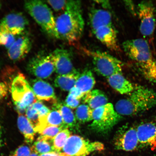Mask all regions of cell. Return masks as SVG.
<instances>
[{"instance_id": "obj_1", "label": "cell", "mask_w": 156, "mask_h": 156, "mask_svg": "<svg viewBox=\"0 0 156 156\" xmlns=\"http://www.w3.org/2000/svg\"><path fill=\"white\" fill-rule=\"evenodd\" d=\"M84 25L81 2L68 1L64 13L56 19L59 39L69 43L77 41L81 37Z\"/></svg>"}, {"instance_id": "obj_2", "label": "cell", "mask_w": 156, "mask_h": 156, "mask_svg": "<svg viewBox=\"0 0 156 156\" xmlns=\"http://www.w3.org/2000/svg\"><path fill=\"white\" fill-rule=\"evenodd\" d=\"M125 99L116 103L115 110L121 116L135 115L153 108L156 105V93L149 88L135 86Z\"/></svg>"}, {"instance_id": "obj_3", "label": "cell", "mask_w": 156, "mask_h": 156, "mask_svg": "<svg viewBox=\"0 0 156 156\" xmlns=\"http://www.w3.org/2000/svg\"><path fill=\"white\" fill-rule=\"evenodd\" d=\"M25 8L45 32L52 37L59 39L53 13L43 2L32 0L25 2Z\"/></svg>"}, {"instance_id": "obj_4", "label": "cell", "mask_w": 156, "mask_h": 156, "mask_svg": "<svg viewBox=\"0 0 156 156\" xmlns=\"http://www.w3.org/2000/svg\"><path fill=\"white\" fill-rule=\"evenodd\" d=\"M12 96L20 112L26 111L37 100L30 85L23 74L19 73L12 82Z\"/></svg>"}, {"instance_id": "obj_5", "label": "cell", "mask_w": 156, "mask_h": 156, "mask_svg": "<svg viewBox=\"0 0 156 156\" xmlns=\"http://www.w3.org/2000/svg\"><path fill=\"white\" fill-rule=\"evenodd\" d=\"M122 117L111 103L93 110V122L90 127L99 133H106L118 123Z\"/></svg>"}, {"instance_id": "obj_6", "label": "cell", "mask_w": 156, "mask_h": 156, "mask_svg": "<svg viewBox=\"0 0 156 156\" xmlns=\"http://www.w3.org/2000/svg\"><path fill=\"white\" fill-rule=\"evenodd\" d=\"M92 58L95 71L99 75L108 78L122 73L123 64L118 58L105 52L87 51Z\"/></svg>"}, {"instance_id": "obj_7", "label": "cell", "mask_w": 156, "mask_h": 156, "mask_svg": "<svg viewBox=\"0 0 156 156\" xmlns=\"http://www.w3.org/2000/svg\"><path fill=\"white\" fill-rule=\"evenodd\" d=\"M104 145L99 142H91L80 136L71 135L62 149L69 156H86L94 151L104 150Z\"/></svg>"}, {"instance_id": "obj_8", "label": "cell", "mask_w": 156, "mask_h": 156, "mask_svg": "<svg viewBox=\"0 0 156 156\" xmlns=\"http://www.w3.org/2000/svg\"><path fill=\"white\" fill-rule=\"evenodd\" d=\"M137 9L140 21V32L144 36H151L156 28V9L155 6L151 1H144L139 4Z\"/></svg>"}, {"instance_id": "obj_9", "label": "cell", "mask_w": 156, "mask_h": 156, "mask_svg": "<svg viewBox=\"0 0 156 156\" xmlns=\"http://www.w3.org/2000/svg\"><path fill=\"white\" fill-rule=\"evenodd\" d=\"M122 47L127 55L139 64L147 63L153 59L149 44L144 39L126 41L123 43Z\"/></svg>"}, {"instance_id": "obj_10", "label": "cell", "mask_w": 156, "mask_h": 156, "mask_svg": "<svg viewBox=\"0 0 156 156\" xmlns=\"http://www.w3.org/2000/svg\"><path fill=\"white\" fill-rule=\"evenodd\" d=\"M114 141L116 149L126 151H135L140 146L136 128L127 126L119 129L115 136Z\"/></svg>"}, {"instance_id": "obj_11", "label": "cell", "mask_w": 156, "mask_h": 156, "mask_svg": "<svg viewBox=\"0 0 156 156\" xmlns=\"http://www.w3.org/2000/svg\"><path fill=\"white\" fill-rule=\"evenodd\" d=\"M29 73L38 79H46L55 71V68L49 55L40 54L35 56L29 62L27 66Z\"/></svg>"}, {"instance_id": "obj_12", "label": "cell", "mask_w": 156, "mask_h": 156, "mask_svg": "<svg viewBox=\"0 0 156 156\" xmlns=\"http://www.w3.org/2000/svg\"><path fill=\"white\" fill-rule=\"evenodd\" d=\"M28 24V20L21 13H10L1 21L0 32L13 36L20 34Z\"/></svg>"}, {"instance_id": "obj_13", "label": "cell", "mask_w": 156, "mask_h": 156, "mask_svg": "<svg viewBox=\"0 0 156 156\" xmlns=\"http://www.w3.org/2000/svg\"><path fill=\"white\" fill-rule=\"evenodd\" d=\"M49 55L58 75H67L76 71L73 67L71 54L68 50L56 49Z\"/></svg>"}, {"instance_id": "obj_14", "label": "cell", "mask_w": 156, "mask_h": 156, "mask_svg": "<svg viewBox=\"0 0 156 156\" xmlns=\"http://www.w3.org/2000/svg\"><path fill=\"white\" fill-rule=\"evenodd\" d=\"M136 129L140 146L156 149V122L142 123Z\"/></svg>"}, {"instance_id": "obj_15", "label": "cell", "mask_w": 156, "mask_h": 156, "mask_svg": "<svg viewBox=\"0 0 156 156\" xmlns=\"http://www.w3.org/2000/svg\"><path fill=\"white\" fill-rule=\"evenodd\" d=\"M93 33L98 40L107 48L115 51L120 50L116 31L113 25L101 27Z\"/></svg>"}, {"instance_id": "obj_16", "label": "cell", "mask_w": 156, "mask_h": 156, "mask_svg": "<svg viewBox=\"0 0 156 156\" xmlns=\"http://www.w3.org/2000/svg\"><path fill=\"white\" fill-rule=\"evenodd\" d=\"M33 92L39 101H52L56 103V98L53 87L42 79L33 80L30 84Z\"/></svg>"}, {"instance_id": "obj_17", "label": "cell", "mask_w": 156, "mask_h": 156, "mask_svg": "<svg viewBox=\"0 0 156 156\" xmlns=\"http://www.w3.org/2000/svg\"><path fill=\"white\" fill-rule=\"evenodd\" d=\"M31 48V43L28 37H20L15 40L8 50V54L11 60L19 61L24 58L28 54Z\"/></svg>"}, {"instance_id": "obj_18", "label": "cell", "mask_w": 156, "mask_h": 156, "mask_svg": "<svg viewBox=\"0 0 156 156\" xmlns=\"http://www.w3.org/2000/svg\"><path fill=\"white\" fill-rule=\"evenodd\" d=\"M89 20L93 32L101 27L113 25L112 15L105 9H91L89 13Z\"/></svg>"}, {"instance_id": "obj_19", "label": "cell", "mask_w": 156, "mask_h": 156, "mask_svg": "<svg viewBox=\"0 0 156 156\" xmlns=\"http://www.w3.org/2000/svg\"><path fill=\"white\" fill-rule=\"evenodd\" d=\"M107 79L111 86L121 94H129L135 87V86L126 79L122 73L115 74Z\"/></svg>"}, {"instance_id": "obj_20", "label": "cell", "mask_w": 156, "mask_h": 156, "mask_svg": "<svg viewBox=\"0 0 156 156\" xmlns=\"http://www.w3.org/2000/svg\"><path fill=\"white\" fill-rule=\"evenodd\" d=\"M83 98V102L87 103L93 110L108 103V99L106 95L103 91L98 89L91 90L86 94Z\"/></svg>"}, {"instance_id": "obj_21", "label": "cell", "mask_w": 156, "mask_h": 156, "mask_svg": "<svg viewBox=\"0 0 156 156\" xmlns=\"http://www.w3.org/2000/svg\"><path fill=\"white\" fill-rule=\"evenodd\" d=\"M95 83V81L92 72L86 69L80 74L75 87L85 94L91 90Z\"/></svg>"}, {"instance_id": "obj_22", "label": "cell", "mask_w": 156, "mask_h": 156, "mask_svg": "<svg viewBox=\"0 0 156 156\" xmlns=\"http://www.w3.org/2000/svg\"><path fill=\"white\" fill-rule=\"evenodd\" d=\"M80 74V73L76 70L67 75H58L55 80V85L63 91H69L75 87Z\"/></svg>"}, {"instance_id": "obj_23", "label": "cell", "mask_w": 156, "mask_h": 156, "mask_svg": "<svg viewBox=\"0 0 156 156\" xmlns=\"http://www.w3.org/2000/svg\"><path fill=\"white\" fill-rule=\"evenodd\" d=\"M17 125L24 136L25 141L27 143H32L34 140L36 132L27 117L21 114H20L17 119Z\"/></svg>"}, {"instance_id": "obj_24", "label": "cell", "mask_w": 156, "mask_h": 156, "mask_svg": "<svg viewBox=\"0 0 156 156\" xmlns=\"http://www.w3.org/2000/svg\"><path fill=\"white\" fill-rule=\"evenodd\" d=\"M55 108L61 112L63 122V128L73 129L77 126V120L71 108L61 103H55Z\"/></svg>"}, {"instance_id": "obj_25", "label": "cell", "mask_w": 156, "mask_h": 156, "mask_svg": "<svg viewBox=\"0 0 156 156\" xmlns=\"http://www.w3.org/2000/svg\"><path fill=\"white\" fill-rule=\"evenodd\" d=\"M140 71L145 79L156 85V59L140 64Z\"/></svg>"}, {"instance_id": "obj_26", "label": "cell", "mask_w": 156, "mask_h": 156, "mask_svg": "<svg viewBox=\"0 0 156 156\" xmlns=\"http://www.w3.org/2000/svg\"><path fill=\"white\" fill-rule=\"evenodd\" d=\"M52 141V140H47L38 137L30 148L31 151L39 155L55 151Z\"/></svg>"}, {"instance_id": "obj_27", "label": "cell", "mask_w": 156, "mask_h": 156, "mask_svg": "<svg viewBox=\"0 0 156 156\" xmlns=\"http://www.w3.org/2000/svg\"><path fill=\"white\" fill-rule=\"evenodd\" d=\"M93 110L88 105H80L75 112L77 120L82 123L91 121L93 120Z\"/></svg>"}, {"instance_id": "obj_28", "label": "cell", "mask_w": 156, "mask_h": 156, "mask_svg": "<svg viewBox=\"0 0 156 156\" xmlns=\"http://www.w3.org/2000/svg\"><path fill=\"white\" fill-rule=\"evenodd\" d=\"M71 133L68 129L60 131L52 140V143L55 151L61 152Z\"/></svg>"}, {"instance_id": "obj_29", "label": "cell", "mask_w": 156, "mask_h": 156, "mask_svg": "<svg viewBox=\"0 0 156 156\" xmlns=\"http://www.w3.org/2000/svg\"><path fill=\"white\" fill-rule=\"evenodd\" d=\"M46 121L47 126H62L63 128V122L62 114L60 110L58 109L55 108L50 111L47 116Z\"/></svg>"}, {"instance_id": "obj_30", "label": "cell", "mask_w": 156, "mask_h": 156, "mask_svg": "<svg viewBox=\"0 0 156 156\" xmlns=\"http://www.w3.org/2000/svg\"><path fill=\"white\" fill-rule=\"evenodd\" d=\"M64 129L62 126H49L40 133L39 138L47 140H52L54 138Z\"/></svg>"}, {"instance_id": "obj_31", "label": "cell", "mask_w": 156, "mask_h": 156, "mask_svg": "<svg viewBox=\"0 0 156 156\" xmlns=\"http://www.w3.org/2000/svg\"><path fill=\"white\" fill-rule=\"evenodd\" d=\"M25 112L27 118L34 129L37 126L40 119L37 111L31 105L27 109Z\"/></svg>"}, {"instance_id": "obj_32", "label": "cell", "mask_w": 156, "mask_h": 156, "mask_svg": "<svg viewBox=\"0 0 156 156\" xmlns=\"http://www.w3.org/2000/svg\"><path fill=\"white\" fill-rule=\"evenodd\" d=\"M14 36L0 32V45H3L8 49L15 42Z\"/></svg>"}, {"instance_id": "obj_33", "label": "cell", "mask_w": 156, "mask_h": 156, "mask_svg": "<svg viewBox=\"0 0 156 156\" xmlns=\"http://www.w3.org/2000/svg\"><path fill=\"white\" fill-rule=\"evenodd\" d=\"M32 105L37 111L40 118L47 116L51 111L40 101L37 100Z\"/></svg>"}, {"instance_id": "obj_34", "label": "cell", "mask_w": 156, "mask_h": 156, "mask_svg": "<svg viewBox=\"0 0 156 156\" xmlns=\"http://www.w3.org/2000/svg\"><path fill=\"white\" fill-rule=\"evenodd\" d=\"M68 1H48L47 3L51 6L54 11H59L65 10Z\"/></svg>"}, {"instance_id": "obj_35", "label": "cell", "mask_w": 156, "mask_h": 156, "mask_svg": "<svg viewBox=\"0 0 156 156\" xmlns=\"http://www.w3.org/2000/svg\"><path fill=\"white\" fill-rule=\"evenodd\" d=\"M80 101L69 93L66 98L65 105L70 108L75 109L79 106Z\"/></svg>"}, {"instance_id": "obj_36", "label": "cell", "mask_w": 156, "mask_h": 156, "mask_svg": "<svg viewBox=\"0 0 156 156\" xmlns=\"http://www.w3.org/2000/svg\"><path fill=\"white\" fill-rule=\"evenodd\" d=\"M31 149L28 146L22 145L17 148L11 156H30Z\"/></svg>"}, {"instance_id": "obj_37", "label": "cell", "mask_w": 156, "mask_h": 156, "mask_svg": "<svg viewBox=\"0 0 156 156\" xmlns=\"http://www.w3.org/2000/svg\"><path fill=\"white\" fill-rule=\"evenodd\" d=\"M9 87L6 83L0 82V101L7 96Z\"/></svg>"}, {"instance_id": "obj_38", "label": "cell", "mask_w": 156, "mask_h": 156, "mask_svg": "<svg viewBox=\"0 0 156 156\" xmlns=\"http://www.w3.org/2000/svg\"><path fill=\"white\" fill-rule=\"evenodd\" d=\"M69 91V94H70L80 100L81 98H83L84 95H85L75 87H73Z\"/></svg>"}, {"instance_id": "obj_39", "label": "cell", "mask_w": 156, "mask_h": 156, "mask_svg": "<svg viewBox=\"0 0 156 156\" xmlns=\"http://www.w3.org/2000/svg\"><path fill=\"white\" fill-rule=\"evenodd\" d=\"M40 156H69L63 152L52 151L48 153L43 154Z\"/></svg>"}, {"instance_id": "obj_40", "label": "cell", "mask_w": 156, "mask_h": 156, "mask_svg": "<svg viewBox=\"0 0 156 156\" xmlns=\"http://www.w3.org/2000/svg\"><path fill=\"white\" fill-rule=\"evenodd\" d=\"M97 2H99V3L102 5V6H103V7L104 8H108L110 7V4L108 2V1H98Z\"/></svg>"}, {"instance_id": "obj_41", "label": "cell", "mask_w": 156, "mask_h": 156, "mask_svg": "<svg viewBox=\"0 0 156 156\" xmlns=\"http://www.w3.org/2000/svg\"><path fill=\"white\" fill-rule=\"evenodd\" d=\"M2 143V128L0 124V148H1Z\"/></svg>"}, {"instance_id": "obj_42", "label": "cell", "mask_w": 156, "mask_h": 156, "mask_svg": "<svg viewBox=\"0 0 156 156\" xmlns=\"http://www.w3.org/2000/svg\"><path fill=\"white\" fill-rule=\"evenodd\" d=\"M30 156H40L38 154L34 153V152L31 151V153Z\"/></svg>"}, {"instance_id": "obj_43", "label": "cell", "mask_w": 156, "mask_h": 156, "mask_svg": "<svg viewBox=\"0 0 156 156\" xmlns=\"http://www.w3.org/2000/svg\"><path fill=\"white\" fill-rule=\"evenodd\" d=\"M2 6V3L0 1V9H1Z\"/></svg>"}]
</instances>
